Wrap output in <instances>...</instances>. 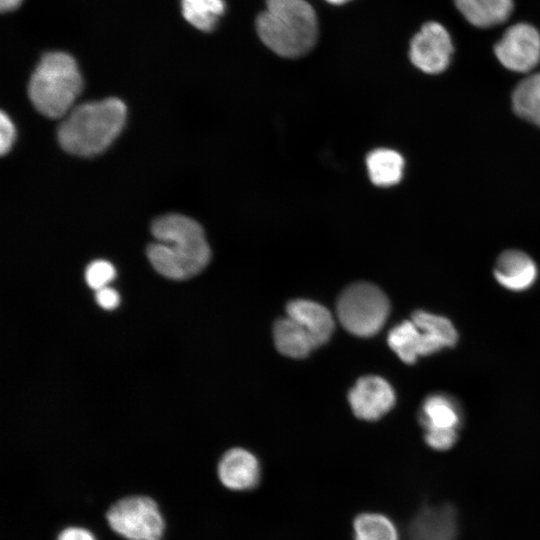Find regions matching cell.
<instances>
[{
  "label": "cell",
  "instance_id": "e0dca14e",
  "mask_svg": "<svg viewBox=\"0 0 540 540\" xmlns=\"http://www.w3.org/2000/svg\"><path fill=\"white\" fill-rule=\"evenodd\" d=\"M273 337L277 350L291 358H304L317 347L305 329L288 315L275 322Z\"/></svg>",
  "mask_w": 540,
  "mask_h": 540
},
{
  "label": "cell",
  "instance_id": "30bf717a",
  "mask_svg": "<svg viewBox=\"0 0 540 540\" xmlns=\"http://www.w3.org/2000/svg\"><path fill=\"white\" fill-rule=\"evenodd\" d=\"M348 401L356 417L366 421H375L393 407L395 393L385 379L368 375L358 379L350 389Z\"/></svg>",
  "mask_w": 540,
  "mask_h": 540
},
{
  "label": "cell",
  "instance_id": "9c48e42d",
  "mask_svg": "<svg viewBox=\"0 0 540 540\" xmlns=\"http://www.w3.org/2000/svg\"><path fill=\"white\" fill-rule=\"evenodd\" d=\"M219 483L229 492H246L256 488L261 479V465L251 451L242 447L226 450L216 462Z\"/></svg>",
  "mask_w": 540,
  "mask_h": 540
},
{
  "label": "cell",
  "instance_id": "8fae6325",
  "mask_svg": "<svg viewBox=\"0 0 540 540\" xmlns=\"http://www.w3.org/2000/svg\"><path fill=\"white\" fill-rule=\"evenodd\" d=\"M458 517L449 504L425 505L409 523L407 540H456Z\"/></svg>",
  "mask_w": 540,
  "mask_h": 540
},
{
  "label": "cell",
  "instance_id": "2e32d148",
  "mask_svg": "<svg viewBox=\"0 0 540 540\" xmlns=\"http://www.w3.org/2000/svg\"><path fill=\"white\" fill-rule=\"evenodd\" d=\"M411 320L423 333L426 356L452 347L457 342V331L446 317L418 310L413 313Z\"/></svg>",
  "mask_w": 540,
  "mask_h": 540
},
{
  "label": "cell",
  "instance_id": "4fadbf2b",
  "mask_svg": "<svg viewBox=\"0 0 540 540\" xmlns=\"http://www.w3.org/2000/svg\"><path fill=\"white\" fill-rule=\"evenodd\" d=\"M286 315L299 323L313 339L316 346L326 343L334 330V319L323 305L306 299L289 302Z\"/></svg>",
  "mask_w": 540,
  "mask_h": 540
},
{
  "label": "cell",
  "instance_id": "f546056e",
  "mask_svg": "<svg viewBox=\"0 0 540 540\" xmlns=\"http://www.w3.org/2000/svg\"><path fill=\"white\" fill-rule=\"evenodd\" d=\"M354 540H360V539L354 538Z\"/></svg>",
  "mask_w": 540,
  "mask_h": 540
},
{
  "label": "cell",
  "instance_id": "f1b7e54d",
  "mask_svg": "<svg viewBox=\"0 0 540 540\" xmlns=\"http://www.w3.org/2000/svg\"><path fill=\"white\" fill-rule=\"evenodd\" d=\"M326 1L334 5H342L350 0H326Z\"/></svg>",
  "mask_w": 540,
  "mask_h": 540
},
{
  "label": "cell",
  "instance_id": "8992f818",
  "mask_svg": "<svg viewBox=\"0 0 540 540\" xmlns=\"http://www.w3.org/2000/svg\"><path fill=\"white\" fill-rule=\"evenodd\" d=\"M106 520L125 540H161L166 527L159 504L146 495L119 499L107 511Z\"/></svg>",
  "mask_w": 540,
  "mask_h": 540
},
{
  "label": "cell",
  "instance_id": "ba28073f",
  "mask_svg": "<svg viewBox=\"0 0 540 540\" xmlns=\"http://www.w3.org/2000/svg\"><path fill=\"white\" fill-rule=\"evenodd\" d=\"M453 43L446 28L435 21L425 23L410 43L413 65L427 74H439L450 64Z\"/></svg>",
  "mask_w": 540,
  "mask_h": 540
},
{
  "label": "cell",
  "instance_id": "6da1fadb",
  "mask_svg": "<svg viewBox=\"0 0 540 540\" xmlns=\"http://www.w3.org/2000/svg\"><path fill=\"white\" fill-rule=\"evenodd\" d=\"M155 242L146 254L154 269L172 280H185L200 273L209 263L210 248L202 227L181 214L157 218L151 227Z\"/></svg>",
  "mask_w": 540,
  "mask_h": 540
},
{
  "label": "cell",
  "instance_id": "277c9868",
  "mask_svg": "<svg viewBox=\"0 0 540 540\" xmlns=\"http://www.w3.org/2000/svg\"><path fill=\"white\" fill-rule=\"evenodd\" d=\"M82 87V77L74 58L64 52H49L34 70L28 94L41 114L55 119L71 111Z\"/></svg>",
  "mask_w": 540,
  "mask_h": 540
},
{
  "label": "cell",
  "instance_id": "ac0fdd59",
  "mask_svg": "<svg viewBox=\"0 0 540 540\" xmlns=\"http://www.w3.org/2000/svg\"><path fill=\"white\" fill-rule=\"evenodd\" d=\"M389 347L405 363H414L419 356H425L422 331L412 321L407 320L393 327L388 333Z\"/></svg>",
  "mask_w": 540,
  "mask_h": 540
},
{
  "label": "cell",
  "instance_id": "7402d4cb",
  "mask_svg": "<svg viewBox=\"0 0 540 540\" xmlns=\"http://www.w3.org/2000/svg\"><path fill=\"white\" fill-rule=\"evenodd\" d=\"M182 14L195 28L210 32L225 11L223 0H181Z\"/></svg>",
  "mask_w": 540,
  "mask_h": 540
},
{
  "label": "cell",
  "instance_id": "52a82bcc",
  "mask_svg": "<svg viewBox=\"0 0 540 540\" xmlns=\"http://www.w3.org/2000/svg\"><path fill=\"white\" fill-rule=\"evenodd\" d=\"M494 53L507 69L527 73L540 62V33L528 23L510 26L495 44Z\"/></svg>",
  "mask_w": 540,
  "mask_h": 540
},
{
  "label": "cell",
  "instance_id": "d4e9b609",
  "mask_svg": "<svg viewBox=\"0 0 540 540\" xmlns=\"http://www.w3.org/2000/svg\"><path fill=\"white\" fill-rule=\"evenodd\" d=\"M15 139V127L10 118L1 112L0 115V151L4 155L9 151Z\"/></svg>",
  "mask_w": 540,
  "mask_h": 540
},
{
  "label": "cell",
  "instance_id": "5bb4252c",
  "mask_svg": "<svg viewBox=\"0 0 540 540\" xmlns=\"http://www.w3.org/2000/svg\"><path fill=\"white\" fill-rule=\"evenodd\" d=\"M454 3L463 17L478 28L505 22L514 7L513 0H454Z\"/></svg>",
  "mask_w": 540,
  "mask_h": 540
},
{
  "label": "cell",
  "instance_id": "ffe728a7",
  "mask_svg": "<svg viewBox=\"0 0 540 540\" xmlns=\"http://www.w3.org/2000/svg\"><path fill=\"white\" fill-rule=\"evenodd\" d=\"M512 106L519 117L540 127V72L517 84L512 93Z\"/></svg>",
  "mask_w": 540,
  "mask_h": 540
},
{
  "label": "cell",
  "instance_id": "7a4b0ae2",
  "mask_svg": "<svg viewBox=\"0 0 540 540\" xmlns=\"http://www.w3.org/2000/svg\"><path fill=\"white\" fill-rule=\"evenodd\" d=\"M126 120V106L107 98L76 106L58 128L61 147L75 155L93 156L104 151L119 135Z\"/></svg>",
  "mask_w": 540,
  "mask_h": 540
},
{
  "label": "cell",
  "instance_id": "cb8c5ba5",
  "mask_svg": "<svg viewBox=\"0 0 540 540\" xmlns=\"http://www.w3.org/2000/svg\"><path fill=\"white\" fill-rule=\"evenodd\" d=\"M457 430H428L424 439L429 447L438 451L450 449L457 441Z\"/></svg>",
  "mask_w": 540,
  "mask_h": 540
},
{
  "label": "cell",
  "instance_id": "603a6c76",
  "mask_svg": "<svg viewBox=\"0 0 540 540\" xmlns=\"http://www.w3.org/2000/svg\"><path fill=\"white\" fill-rule=\"evenodd\" d=\"M115 275L114 266L106 260L91 262L85 271L86 282L95 291L106 287L115 278Z\"/></svg>",
  "mask_w": 540,
  "mask_h": 540
},
{
  "label": "cell",
  "instance_id": "7c38bea8",
  "mask_svg": "<svg viewBox=\"0 0 540 540\" xmlns=\"http://www.w3.org/2000/svg\"><path fill=\"white\" fill-rule=\"evenodd\" d=\"M494 276L499 284L512 291L529 288L537 278L533 259L520 250H507L497 259Z\"/></svg>",
  "mask_w": 540,
  "mask_h": 540
},
{
  "label": "cell",
  "instance_id": "9a60e30c",
  "mask_svg": "<svg viewBox=\"0 0 540 540\" xmlns=\"http://www.w3.org/2000/svg\"><path fill=\"white\" fill-rule=\"evenodd\" d=\"M419 420L425 431L457 430L461 422V413L453 398L438 393L424 400Z\"/></svg>",
  "mask_w": 540,
  "mask_h": 540
},
{
  "label": "cell",
  "instance_id": "d6986e66",
  "mask_svg": "<svg viewBox=\"0 0 540 540\" xmlns=\"http://www.w3.org/2000/svg\"><path fill=\"white\" fill-rule=\"evenodd\" d=\"M367 168L371 181L380 187L397 184L403 175L404 159L395 150L380 148L367 157Z\"/></svg>",
  "mask_w": 540,
  "mask_h": 540
},
{
  "label": "cell",
  "instance_id": "83f0119b",
  "mask_svg": "<svg viewBox=\"0 0 540 540\" xmlns=\"http://www.w3.org/2000/svg\"><path fill=\"white\" fill-rule=\"evenodd\" d=\"M22 0H0V8L2 12L16 9Z\"/></svg>",
  "mask_w": 540,
  "mask_h": 540
},
{
  "label": "cell",
  "instance_id": "484cf974",
  "mask_svg": "<svg viewBox=\"0 0 540 540\" xmlns=\"http://www.w3.org/2000/svg\"><path fill=\"white\" fill-rule=\"evenodd\" d=\"M95 298L98 305L107 310L116 308L120 302L117 291L108 286L96 290Z\"/></svg>",
  "mask_w": 540,
  "mask_h": 540
},
{
  "label": "cell",
  "instance_id": "44dd1931",
  "mask_svg": "<svg viewBox=\"0 0 540 540\" xmlns=\"http://www.w3.org/2000/svg\"><path fill=\"white\" fill-rule=\"evenodd\" d=\"M354 538L360 540H400L394 522L378 512H362L352 523Z\"/></svg>",
  "mask_w": 540,
  "mask_h": 540
},
{
  "label": "cell",
  "instance_id": "3957f363",
  "mask_svg": "<svg viewBox=\"0 0 540 540\" xmlns=\"http://www.w3.org/2000/svg\"><path fill=\"white\" fill-rule=\"evenodd\" d=\"M262 42L276 54L297 58L308 53L318 36L314 9L306 0H266L256 19Z\"/></svg>",
  "mask_w": 540,
  "mask_h": 540
},
{
  "label": "cell",
  "instance_id": "5b68a950",
  "mask_svg": "<svg viewBox=\"0 0 540 540\" xmlns=\"http://www.w3.org/2000/svg\"><path fill=\"white\" fill-rule=\"evenodd\" d=\"M336 309L339 322L349 333L369 337L383 327L390 305L380 288L371 283L359 282L342 292Z\"/></svg>",
  "mask_w": 540,
  "mask_h": 540
},
{
  "label": "cell",
  "instance_id": "4316f807",
  "mask_svg": "<svg viewBox=\"0 0 540 540\" xmlns=\"http://www.w3.org/2000/svg\"><path fill=\"white\" fill-rule=\"evenodd\" d=\"M56 540H97L89 529L81 526H68L57 536Z\"/></svg>",
  "mask_w": 540,
  "mask_h": 540
}]
</instances>
